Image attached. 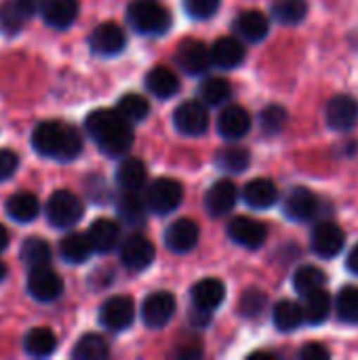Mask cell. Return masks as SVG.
I'll return each instance as SVG.
<instances>
[{
    "mask_svg": "<svg viewBox=\"0 0 358 360\" xmlns=\"http://www.w3.org/2000/svg\"><path fill=\"white\" fill-rule=\"evenodd\" d=\"M133 122H129L118 110H95L87 116L84 127L97 148L112 158L129 152L133 146Z\"/></svg>",
    "mask_w": 358,
    "mask_h": 360,
    "instance_id": "cell-1",
    "label": "cell"
},
{
    "mask_svg": "<svg viewBox=\"0 0 358 360\" xmlns=\"http://www.w3.org/2000/svg\"><path fill=\"white\" fill-rule=\"evenodd\" d=\"M32 148L53 160H74L82 152L80 133L61 120H44L32 131Z\"/></svg>",
    "mask_w": 358,
    "mask_h": 360,
    "instance_id": "cell-2",
    "label": "cell"
},
{
    "mask_svg": "<svg viewBox=\"0 0 358 360\" xmlns=\"http://www.w3.org/2000/svg\"><path fill=\"white\" fill-rule=\"evenodd\" d=\"M127 19L135 32L150 36L165 34L171 25L169 11L156 0H133L127 8Z\"/></svg>",
    "mask_w": 358,
    "mask_h": 360,
    "instance_id": "cell-3",
    "label": "cell"
},
{
    "mask_svg": "<svg viewBox=\"0 0 358 360\" xmlns=\"http://www.w3.org/2000/svg\"><path fill=\"white\" fill-rule=\"evenodd\" d=\"M44 213H46V219L53 228H72L76 226L80 219H82V202L80 198L70 192V190H57L49 196L46 200V207H44Z\"/></svg>",
    "mask_w": 358,
    "mask_h": 360,
    "instance_id": "cell-4",
    "label": "cell"
},
{
    "mask_svg": "<svg viewBox=\"0 0 358 360\" xmlns=\"http://www.w3.org/2000/svg\"><path fill=\"white\" fill-rule=\"evenodd\" d=\"M184 198V188L179 181L169 179V177H160L154 179L146 192V205L152 213L156 215H169L173 213Z\"/></svg>",
    "mask_w": 358,
    "mask_h": 360,
    "instance_id": "cell-5",
    "label": "cell"
},
{
    "mask_svg": "<svg viewBox=\"0 0 358 360\" xmlns=\"http://www.w3.org/2000/svg\"><path fill=\"white\" fill-rule=\"evenodd\" d=\"M133 321H135V304L127 295L110 297L99 310L101 327H106L108 331H114V333L129 329L133 325Z\"/></svg>",
    "mask_w": 358,
    "mask_h": 360,
    "instance_id": "cell-6",
    "label": "cell"
},
{
    "mask_svg": "<svg viewBox=\"0 0 358 360\" xmlns=\"http://www.w3.org/2000/svg\"><path fill=\"white\" fill-rule=\"evenodd\" d=\"M175 310H177V302H175L173 293L156 291L146 297V302L141 306V319H143L146 327L162 329L165 325L171 323V319L175 316Z\"/></svg>",
    "mask_w": 358,
    "mask_h": 360,
    "instance_id": "cell-7",
    "label": "cell"
},
{
    "mask_svg": "<svg viewBox=\"0 0 358 360\" xmlns=\"http://www.w3.org/2000/svg\"><path fill=\"white\" fill-rule=\"evenodd\" d=\"M27 293L38 302H55L63 293V281L49 266L32 268L27 274Z\"/></svg>",
    "mask_w": 358,
    "mask_h": 360,
    "instance_id": "cell-8",
    "label": "cell"
},
{
    "mask_svg": "<svg viewBox=\"0 0 358 360\" xmlns=\"http://www.w3.org/2000/svg\"><path fill=\"white\" fill-rule=\"evenodd\" d=\"M177 63L181 65L184 72H188L192 76L207 74L213 63L211 49L196 38H186L177 49Z\"/></svg>",
    "mask_w": 358,
    "mask_h": 360,
    "instance_id": "cell-9",
    "label": "cell"
},
{
    "mask_svg": "<svg viewBox=\"0 0 358 360\" xmlns=\"http://www.w3.org/2000/svg\"><path fill=\"white\" fill-rule=\"evenodd\" d=\"M173 122L179 133L190 135V137H198V135L207 133V129H209L207 103H200V101L181 103L173 114Z\"/></svg>",
    "mask_w": 358,
    "mask_h": 360,
    "instance_id": "cell-10",
    "label": "cell"
},
{
    "mask_svg": "<svg viewBox=\"0 0 358 360\" xmlns=\"http://www.w3.org/2000/svg\"><path fill=\"white\" fill-rule=\"evenodd\" d=\"M154 257H156V249L143 234H131L120 247V262L124 268L133 272H141L150 268Z\"/></svg>",
    "mask_w": 358,
    "mask_h": 360,
    "instance_id": "cell-11",
    "label": "cell"
},
{
    "mask_svg": "<svg viewBox=\"0 0 358 360\" xmlns=\"http://www.w3.org/2000/svg\"><path fill=\"white\" fill-rule=\"evenodd\" d=\"M344 245H346V232L333 221H323L312 230V249L323 259L338 257Z\"/></svg>",
    "mask_w": 358,
    "mask_h": 360,
    "instance_id": "cell-12",
    "label": "cell"
},
{
    "mask_svg": "<svg viewBox=\"0 0 358 360\" xmlns=\"http://www.w3.org/2000/svg\"><path fill=\"white\" fill-rule=\"evenodd\" d=\"M228 236L245 249H260L268 238V228L257 219L241 215L228 224Z\"/></svg>",
    "mask_w": 358,
    "mask_h": 360,
    "instance_id": "cell-13",
    "label": "cell"
},
{
    "mask_svg": "<svg viewBox=\"0 0 358 360\" xmlns=\"http://www.w3.org/2000/svg\"><path fill=\"white\" fill-rule=\"evenodd\" d=\"M327 124L333 131H350L358 122V101L352 95H335L325 108Z\"/></svg>",
    "mask_w": 358,
    "mask_h": 360,
    "instance_id": "cell-14",
    "label": "cell"
},
{
    "mask_svg": "<svg viewBox=\"0 0 358 360\" xmlns=\"http://www.w3.org/2000/svg\"><path fill=\"white\" fill-rule=\"evenodd\" d=\"M91 49L93 53L101 55V57H112V55H118L124 44H127V36H124V30L114 23V21H106L101 25H97L91 34Z\"/></svg>",
    "mask_w": 358,
    "mask_h": 360,
    "instance_id": "cell-15",
    "label": "cell"
},
{
    "mask_svg": "<svg viewBox=\"0 0 358 360\" xmlns=\"http://www.w3.org/2000/svg\"><path fill=\"white\" fill-rule=\"evenodd\" d=\"M321 200L308 188H293L285 198V215L293 221H310L319 213Z\"/></svg>",
    "mask_w": 358,
    "mask_h": 360,
    "instance_id": "cell-16",
    "label": "cell"
},
{
    "mask_svg": "<svg viewBox=\"0 0 358 360\" xmlns=\"http://www.w3.org/2000/svg\"><path fill=\"white\" fill-rule=\"evenodd\" d=\"M251 129V116L241 105H228L217 116V131L224 139H241Z\"/></svg>",
    "mask_w": 358,
    "mask_h": 360,
    "instance_id": "cell-17",
    "label": "cell"
},
{
    "mask_svg": "<svg viewBox=\"0 0 358 360\" xmlns=\"http://www.w3.org/2000/svg\"><path fill=\"white\" fill-rule=\"evenodd\" d=\"M236 200H238V188L230 179H222L209 188L205 196V209L209 211V215L222 217L234 209Z\"/></svg>",
    "mask_w": 358,
    "mask_h": 360,
    "instance_id": "cell-18",
    "label": "cell"
},
{
    "mask_svg": "<svg viewBox=\"0 0 358 360\" xmlns=\"http://www.w3.org/2000/svg\"><path fill=\"white\" fill-rule=\"evenodd\" d=\"M198 226L192 219H177L165 232V243L173 253H188L198 243Z\"/></svg>",
    "mask_w": 358,
    "mask_h": 360,
    "instance_id": "cell-19",
    "label": "cell"
},
{
    "mask_svg": "<svg viewBox=\"0 0 358 360\" xmlns=\"http://www.w3.org/2000/svg\"><path fill=\"white\" fill-rule=\"evenodd\" d=\"M224 300H226V287L217 278H205L192 287V304L196 310L213 312L217 306H222Z\"/></svg>",
    "mask_w": 358,
    "mask_h": 360,
    "instance_id": "cell-20",
    "label": "cell"
},
{
    "mask_svg": "<svg viewBox=\"0 0 358 360\" xmlns=\"http://www.w3.org/2000/svg\"><path fill=\"white\" fill-rule=\"evenodd\" d=\"M40 11L51 27H70L78 17V0H42Z\"/></svg>",
    "mask_w": 358,
    "mask_h": 360,
    "instance_id": "cell-21",
    "label": "cell"
},
{
    "mask_svg": "<svg viewBox=\"0 0 358 360\" xmlns=\"http://www.w3.org/2000/svg\"><path fill=\"white\" fill-rule=\"evenodd\" d=\"M89 238L97 253H110L120 240V226L108 217L95 219L89 228Z\"/></svg>",
    "mask_w": 358,
    "mask_h": 360,
    "instance_id": "cell-22",
    "label": "cell"
},
{
    "mask_svg": "<svg viewBox=\"0 0 358 360\" xmlns=\"http://www.w3.org/2000/svg\"><path fill=\"white\" fill-rule=\"evenodd\" d=\"M234 27L241 38L249 42H262L270 32V21L262 11H245L236 17Z\"/></svg>",
    "mask_w": 358,
    "mask_h": 360,
    "instance_id": "cell-23",
    "label": "cell"
},
{
    "mask_svg": "<svg viewBox=\"0 0 358 360\" xmlns=\"http://www.w3.org/2000/svg\"><path fill=\"white\" fill-rule=\"evenodd\" d=\"M279 198V190L276 186L266 179V177H260V179H253L245 186L243 190V200L251 207V209H257V211H264V209H270Z\"/></svg>",
    "mask_w": 358,
    "mask_h": 360,
    "instance_id": "cell-24",
    "label": "cell"
},
{
    "mask_svg": "<svg viewBox=\"0 0 358 360\" xmlns=\"http://www.w3.org/2000/svg\"><path fill=\"white\" fill-rule=\"evenodd\" d=\"M211 57H213L215 65L232 70V68H238L243 63L245 46L241 40H236L232 36H224V38H217L215 44L211 46Z\"/></svg>",
    "mask_w": 358,
    "mask_h": 360,
    "instance_id": "cell-25",
    "label": "cell"
},
{
    "mask_svg": "<svg viewBox=\"0 0 358 360\" xmlns=\"http://www.w3.org/2000/svg\"><path fill=\"white\" fill-rule=\"evenodd\" d=\"M146 89L158 99H169L179 91V78L171 68L156 65L146 76Z\"/></svg>",
    "mask_w": 358,
    "mask_h": 360,
    "instance_id": "cell-26",
    "label": "cell"
},
{
    "mask_svg": "<svg viewBox=\"0 0 358 360\" xmlns=\"http://www.w3.org/2000/svg\"><path fill=\"white\" fill-rule=\"evenodd\" d=\"M40 202L32 192H17L6 200V215L17 224H30L38 217Z\"/></svg>",
    "mask_w": 358,
    "mask_h": 360,
    "instance_id": "cell-27",
    "label": "cell"
},
{
    "mask_svg": "<svg viewBox=\"0 0 358 360\" xmlns=\"http://www.w3.org/2000/svg\"><path fill=\"white\" fill-rule=\"evenodd\" d=\"M93 245H91V238L89 234H80V232H72L68 236L61 238L59 243V255L63 262L68 264H84L91 253H93Z\"/></svg>",
    "mask_w": 358,
    "mask_h": 360,
    "instance_id": "cell-28",
    "label": "cell"
},
{
    "mask_svg": "<svg viewBox=\"0 0 358 360\" xmlns=\"http://www.w3.org/2000/svg\"><path fill=\"white\" fill-rule=\"evenodd\" d=\"M272 321L281 333H291V331L300 329V325L306 321L304 306H300L291 300H283L272 308Z\"/></svg>",
    "mask_w": 358,
    "mask_h": 360,
    "instance_id": "cell-29",
    "label": "cell"
},
{
    "mask_svg": "<svg viewBox=\"0 0 358 360\" xmlns=\"http://www.w3.org/2000/svg\"><path fill=\"white\" fill-rule=\"evenodd\" d=\"M148 177V169L139 158H124L116 169V181L124 192H137Z\"/></svg>",
    "mask_w": 358,
    "mask_h": 360,
    "instance_id": "cell-30",
    "label": "cell"
},
{
    "mask_svg": "<svg viewBox=\"0 0 358 360\" xmlns=\"http://www.w3.org/2000/svg\"><path fill=\"white\" fill-rule=\"evenodd\" d=\"M25 352L36 359H46L57 350V338L49 327H36L32 329L23 340Z\"/></svg>",
    "mask_w": 358,
    "mask_h": 360,
    "instance_id": "cell-31",
    "label": "cell"
},
{
    "mask_svg": "<svg viewBox=\"0 0 358 360\" xmlns=\"http://www.w3.org/2000/svg\"><path fill=\"white\" fill-rule=\"evenodd\" d=\"M331 312V297L325 289L304 295V314L310 325H323Z\"/></svg>",
    "mask_w": 358,
    "mask_h": 360,
    "instance_id": "cell-32",
    "label": "cell"
},
{
    "mask_svg": "<svg viewBox=\"0 0 358 360\" xmlns=\"http://www.w3.org/2000/svg\"><path fill=\"white\" fill-rule=\"evenodd\" d=\"M108 354H110L108 342L97 333L82 335L72 350V359L76 360H103L108 359Z\"/></svg>",
    "mask_w": 358,
    "mask_h": 360,
    "instance_id": "cell-33",
    "label": "cell"
},
{
    "mask_svg": "<svg viewBox=\"0 0 358 360\" xmlns=\"http://www.w3.org/2000/svg\"><path fill=\"white\" fill-rule=\"evenodd\" d=\"M272 13L279 23L298 25L308 15V2L306 0H274Z\"/></svg>",
    "mask_w": 358,
    "mask_h": 360,
    "instance_id": "cell-34",
    "label": "cell"
},
{
    "mask_svg": "<svg viewBox=\"0 0 358 360\" xmlns=\"http://www.w3.org/2000/svg\"><path fill=\"white\" fill-rule=\"evenodd\" d=\"M21 259L30 268L49 266V262H51V247H49V243L44 238H38V236L25 238L23 245H21Z\"/></svg>",
    "mask_w": 358,
    "mask_h": 360,
    "instance_id": "cell-35",
    "label": "cell"
},
{
    "mask_svg": "<svg viewBox=\"0 0 358 360\" xmlns=\"http://www.w3.org/2000/svg\"><path fill=\"white\" fill-rule=\"evenodd\" d=\"M325 283H327V274L317 266H302L293 276V287L302 297L312 293V291L323 289Z\"/></svg>",
    "mask_w": 358,
    "mask_h": 360,
    "instance_id": "cell-36",
    "label": "cell"
},
{
    "mask_svg": "<svg viewBox=\"0 0 358 360\" xmlns=\"http://www.w3.org/2000/svg\"><path fill=\"white\" fill-rule=\"evenodd\" d=\"M116 110L129 120V122H141L150 114V103L143 95L137 93H127L118 99Z\"/></svg>",
    "mask_w": 358,
    "mask_h": 360,
    "instance_id": "cell-37",
    "label": "cell"
},
{
    "mask_svg": "<svg viewBox=\"0 0 358 360\" xmlns=\"http://www.w3.org/2000/svg\"><path fill=\"white\" fill-rule=\"evenodd\" d=\"M251 162V156L245 148L241 146H230V148H224L219 154H217V167L226 173H243Z\"/></svg>",
    "mask_w": 358,
    "mask_h": 360,
    "instance_id": "cell-38",
    "label": "cell"
},
{
    "mask_svg": "<svg viewBox=\"0 0 358 360\" xmlns=\"http://www.w3.org/2000/svg\"><path fill=\"white\" fill-rule=\"evenodd\" d=\"M146 207L148 205H143L137 192H124V196L118 200V215L127 226H137L146 217Z\"/></svg>",
    "mask_w": 358,
    "mask_h": 360,
    "instance_id": "cell-39",
    "label": "cell"
},
{
    "mask_svg": "<svg viewBox=\"0 0 358 360\" xmlns=\"http://www.w3.org/2000/svg\"><path fill=\"white\" fill-rule=\"evenodd\" d=\"M200 97H203V103H207L209 108L222 105L230 97V82L226 78H217V76L207 78L200 84Z\"/></svg>",
    "mask_w": 358,
    "mask_h": 360,
    "instance_id": "cell-40",
    "label": "cell"
},
{
    "mask_svg": "<svg viewBox=\"0 0 358 360\" xmlns=\"http://www.w3.org/2000/svg\"><path fill=\"white\" fill-rule=\"evenodd\" d=\"M335 312L340 321L358 325V287H344L335 300Z\"/></svg>",
    "mask_w": 358,
    "mask_h": 360,
    "instance_id": "cell-41",
    "label": "cell"
},
{
    "mask_svg": "<svg viewBox=\"0 0 358 360\" xmlns=\"http://www.w3.org/2000/svg\"><path fill=\"white\" fill-rule=\"evenodd\" d=\"M287 110L283 108V105H268L262 114H260V122H262V129L266 131V133H279L283 127H285V122H287Z\"/></svg>",
    "mask_w": 358,
    "mask_h": 360,
    "instance_id": "cell-42",
    "label": "cell"
},
{
    "mask_svg": "<svg viewBox=\"0 0 358 360\" xmlns=\"http://www.w3.org/2000/svg\"><path fill=\"white\" fill-rule=\"evenodd\" d=\"M266 308V295L257 289H249L243 293L241 297V304H238V312L247 319H253V316H260Z\"/></svg>",
    "mask_w": 358,
    "mask_h": 360,
    "instance_id": "cell-43",
    "label": "cell"
},
{
    "mask_svg": "<svg viewBox=\"0 0 358 360\" xmlns=\"http://www.w3.org/2000/svg\"><path fill=\"white\" fill-rule=\"evenodd\" d=\"M222 0H184L186 13L194 19H209L217 13Z\"/></svg>",
    "mask_w": 358,
    "mask_h": 360,
    "instance_id": "cell-44",
    "label": "cell"
},
{
    "mask_svg": "<svg viewBox=\"0 0 358 360\" xmlns=\"http://www.w3.org/2000/svg\"><path fill=\"white\" fill-rule=\"evenodd\" d=\"M23 15L13 6V2H8V4H4L2 8H0V30L4 32V34H15V32H19V27L23 25Z\"/></svg>",
    "mask_w": 358,
    "mask_h": 360,
    "instance_id": "cell-45",
    "label": "cell"
},
{
    "mask_svg": "<svg viewBox=\"0 0 358 360\" xmlns=\"http://www.w3.org/2000/svg\"><path fill=\"white\" fill-rule=\"evenodd\" d=\"M19 167V158L13 150H4L0 148V181H6L15 175Z\"/></svg>",
    "mask_w": 358,
    "mask_h": 360,
    "instance_id": "cell-46",
    "label": "cell"
},
{
    "mask_svg": "<svg viewBox=\"0 0 358 360\" xmlns=\"http://www.w3.org/2000/svg\"><path fill=\"white\" fill-rule=\"evenodd\" d=\"M329 356H331V352H329L323 344H319V342L306 344V346L300 350V359L304 360H327Z\"/></svg>",
    "mask_w": 358,
    "mask_h": 360,
    "instance_id": "cell-47",
    "label": "cell"
},
{
    "mask_svg": "<svg viewBox=\"0 0 358 360\" xmlns=\"http://www.w3.org/2000/svg\"><path fill=\"white\" fill-rule=\"evenodd\" d=\"M13 6L27 19L42 6V0H13Z\"/></svg>",
    "mask_w": 358,
    "mask_h": 360,
    "instance_id": "cell-48",
    "label": "cell"
},
{
    "mask_svg": "<svg viewBox=\"0 0 358 360\" xmlns=\"http://www.w3.org/2000/svg\"><path fill=\"white\" fill-rule=\"evenodd\" d=\"M346 266H348V270H350L352 274H357L358 276V243L357 247L350 251V255H348V259H346Z\"/></svg>",
    "mask_w": 358,
    "mask_h": 360,
    "instance_id": "cell-49",
    "label": "cell"
},
{
    "mask_svg": "<svg viewBox=\"0 0 358 360\" xmlns=\"http://www.w3.org/2000/svg\"><path fill=\"white\" fill-rule=\"evenodd\" d=\"M6 245H8V232H6V228L0 224V251H4Z\"/></svg>",
    "mask_w": 358,
    "mask_h": 360,
    "instance_id": "cell-50",
    "label": "cell"
},
{
    "mask_svg": "<svg viewBox=\"0 0 358 360\" xmlns=\"http://www.w3.org/2000/svg\"><path fill=\"white\" fill-rule=\"evenodd\" d=\"M4 278H6V266H4V264L0 262V283H2Z\"/></svg>",
    "mask_w": 358,
    "mask_h": 360,
    "instance_id": "cell-51",
    "label": "cell"
}]
</instances>
